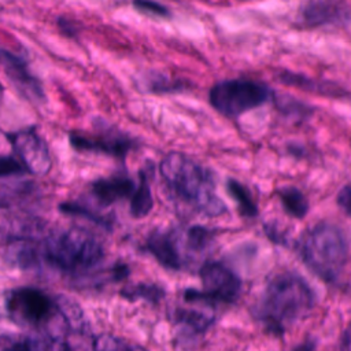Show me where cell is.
Masks as SVG:
<instances>
[{
    "instance_id": "23",
    "label": "cell",
    "mask_w": 351,
    "mask_h": 351,
    "mask_svg": "<svg viewBox=\"0 0 351 351\" xmlns=\"http://www.w3.org/2000/svg\"><path fill=\"white\" fill-rule=\"evenodd\" d=\"M59 210L64 214H69V215H77V217H85L88 218L89 221L97 223V225H101V226H108V219H106L104 217H100L97 214H95L93 211L88 210L86 207L81 206V204H77V203H71V202H66V203H62L59 206Z\"/></svg>"
},
{
    "instance_id": "22",
    "label": "cell",
    "mask_w": 351,
    "mask_h": 351,
    "mask_svg": "<svg viewBox=\"0 0 351 351\" xmlns=\"http://www.w3.org/2000/svg\"><path fill=\"white\" fill-rule=\"evenodd\" d=\"M33 191L30 182L19 184H0V206H8L10 203L21 200V197L27 196Z\"/></svg>"
},
{
    "instance_id": "5",
    "label": "cell",
    "mask_w": 351,
    "mask_h": 351,
    "mask_svg": "<svg viewBox=\"0 0 351 351\" xmlns=\"http://www.w3.org/2000/svg\"><path fill=\"white\" fill-rule=\"evenodd\" d=\"M273 97V90L259 82L244 78L223 80L210 89L211 106L228 118H237L241 114L261 107Z\"/></svg>"
},
{
    "instance_id": "2",
    "label": "cell",
    "mask_w": 351,
    "mask_h": 351,
    "mask_svg": "<svg viewBox=\"0 0 351 351\" xmlns=\"http://www.w3.org/2000/svg\"><path fill=\"white\" fill-rule=\"evenodd\" d=\"M159 170L170 192L193 210L207 217L226 211V204L215 193L213 174L189 156L170 152L162 159Z\"/></svg>"
},
{
    "instance_id": "18",
    "label": "cell",
    "mask_w": 351,
    "mask_h": 351,
    "mask_svg": "<svg viewBox=\"0 0 351 351\" xmlns=\"http://www.w3.org/2000/svg\"><path fill=\"white\" fill-rule=\"evenodd\" d=\"M226 191L237 202V207H239V211L241 213V215H244L247 218L256 217L258 206H256L255 200L252 199L250 191L244 185H241L236 180H228Z\"/></svg>"
},
{
    "instance_id": "16",
    "label": "cell",
    "mask_w": 351,
    "mask_h": 351,
    "mask_svg": "<svg viewBox=\"0 0 351 351\" xmlns=\"http://www.w3.org/2000/svg\"><path fill=\"white\" fill-rule=\"evenodd\" d=\"M154 206V197L151 193V186L148 181V173L140 171V182L138 186L132 193L130 200V214L134 218H144L149 214Z\"/></svg>"
},
{
    "instance_id": "9",
    "label": "cell",
    "mask_w": 351,
    "mask_h": 351,
    "mask_svg": "<svg viewBox=\"0 0 351 351\" xmlns=\"http://www.w3.org/2000/svg\"><path fill=\"white\" fill-rule=\"evenodd\" d=\"M70 144L78 151H99L117 158H125L134 147V141L118 130H101L97 134L88 136L82 133H70Z\"/></svg>"
},
{
    "instance_id": "6",
    "label": "cell",
    "mask_w": 351,
    "mask_h": 351,
    "mask_svg": "<svg viewBox=\"0 0 351 351\" xmlns=\"http://www.w3.org/2000/svg\"><path fill=\"white\" fill-rule=\"evenodd\" d=\"M5 306L11 319L18 325L44 328L45 336L53 341L51 324L55 322V317L59 314L55 299L40 289L23 287L7 293Z\"/></svg>"
},
{
    "instance_id": "20",
    "label": "cell",
    "mask_w": 351,
    "mask_h": 351,
    "mask_svg": "<svg viewBox=\"0 0 351 351\" xmlns=\"http://www.w3.org/2000/svg\"><path fill=\"white\" fill-rule=\"evenodd\" d=\"M214 237V232L204 226H192L186 230V247L193 252L204 251Z\"/></svg>"
},
{
    "instance_id": "21",
    "label": "cell",
    "mask_w": 351,
    "mask_h": 351,
    "mask_svg": "<svg viewBox=\"0 0 351 351\" xmlns=\"http://www.w3.org/2000/svg\"><path fill=\"white\" fill-rule=\"evenodd\" d=\"M276 106L277 108L284 112L288 117H299V118H304L311 115V107H307L306 104L295 100L293 97H289L287 95H281V96H276L274 97Z\"/></svg>"
},
{
    "instance_id": "27",
    "label": "cell",
    "mask_w": 351,
    "mask_h": 351,
    "mask_svg": "<svg viewBox=\"0 0 351 351\" xmlns=\"http://www.w3.org/2000/svg\"><path fill=\"white\" fill-rule=\"evenodd\" d=\"M337 204L351 217V185H347L341 188V191L337 193Z\"/></svg>"
},
{
    "instance_id": "7",
    "label": "cell",
    "mask_w": 351,
    "mask_h": 351,
    "mask_svg": "<svg viewBox=\"0 0 351 351\" xmlns=\"http://www.w3.org/2000/svg\"><path fill=\"white\" fill-rule=\"evenodd\" d=\"M200 280L203 289H185L184 299L189 303H203L215 306L218 303L230 304L239 298L240 278L225 265L219 262H207L200 267Z\"/></svg>"
},
{
    "instance_id": "11",
    "label": "cell",
    "mask_w": 351,
    "mask_h": 351,
    "mask_svg": "<svg viewBox=\"0 0 351 351\" xmlns=\"http://www.w3.org/2000/svg\"><path fill=\"white\" fill-rule=\"evenodd\" d=\"M145 248L166 269H182L184 258L180 252L178 234L176 230H154L147 237Z\"/></svg>"
},
{
    "instance_id": "1",
    "label": "cell",
    "mask_w": 351,
    "mask_h": 351,
    "mask_svg": "<svg viewBox=\"0 0 351 351\" xmlns=\"http://www.w3.org/2000/svg\"><path fill=\"white\" fill-rule=\"evenodd\" d=\"M314 304L315 293L303 277L280 273L270 278L252 314L269 333L281 336L306 317Z\"/></svg>"
},
{
    "instance_id": "12",
    "label": "cell",
    "mask_w": 351,
    "mask_h": 351,
    "mask_svg": "<svg viewBox=\"0 0 351 351\" xmlns=\"http://www.w3.org/2000/svg\"><path fill=\"white\" fill-rule=\"evenodd\" d=\"M346 10L339 0H308L300 12L302 22L307 26L336 23L346 16Z\"/></svg>"
},
{
    "instance_id": "4",
    "label": "cell",
    "mask_w": 351,
    "mask_h": 351,
    "mask_svg": "<svg viewBox=\"0 0 351 351\" xmlns=\"http://www.w3.org/2000/svg\"><path fill=\"white\" fill-rule=\"evenodd\" d=\"M41 252L51 265L67 271L89 269L99 263L104 254L95 236L78 228L51 233L43 241Z\"/></svg>"
},
{
    "instance_id": "10",
    "label": "cell",
    "mask_w": 351,
    "mask_h": 351,
    "mask_svg": "<svg viewBox=\"0 0 351 351\" xmlns=\"http://www.w3.org/2000/svg\"><path fill=\"white\" fill-rule=\"evenodd\" d=\"M0 69L25 97L30 100L44 99L41 82L29 71L23 58L0 48Z\"/></svg>"
},
{
    "instance_id": "19",
    "label": "cell",
    "mask_w": 351,
    "mask_h": 351,
    "mask_svg": "<svg viewBox=\"0 0 351 351\" xmlns=\"http://www.w3.org/2000/svg\"><path fill=\"white\" fill-rule=\"evenodd\" d=\"M121 296L129 300H137V299H144L151 303H158L163 296L165 291L156 284H145V282H138L133 285H128L121 289Z\"/></svg>"
},
{
    "instance_id": "13",
    "label": "cell",
    "mask_w": 351,
    "mask_h": 351,
    "mask_svg": "<svg viewBox=\"0 0 351 351\" xmlns=\"http://www.w3.org/2000/svg\"><path fill=\"white\" fill-rule=\"evenodd\" d=\"M134 191V182L126 176L100 178L93 182L92 192L100 204L108 206L119 199L128 197Z\"/></svg>"
},
{
    "instance_id": "8",
    "label": "cell",
    "mask_w": 351,
    "mask_h": 351,
    "mask_svg": "<svg viewBox=\"0 0 351 351\" xmlns=\"http://www.w3.org/2000/svg\"><path fill=\"white\" fill-rule=\"evenodd\" d=\"M7 137L26 171L44 176L51 170L52 159L48 147L34 129L14 132L7 134Z\"/></svg>"
},
{
    "instance_id": "14",
    "label": "cell",
    "mask_w": 351,
    "mask_h": 351,
    "mask_svg": "<svg viewBox=\"0 0 351 351\" xmlns=\"http://www.w3.org/2000/svg\"><path fill=\"white\" fill-rule=\"evenodd\" d=\"M171 319L181 329L182 336H200L203 335L213 324L214 315L207 314L196 308H184L178 307L173 311Z\"/></svg>"
},
{
    "instance_id": "26",
    "label": "cell",
    "mask_w": 351,
    "mask_h": 351,
    "mask_svg": "<svg viewBox=\"0 0 351 351\" xmlns=\"http://www.w3.org/2000/svg\"><path fill=\"white\" fill-rule=\"evenodd\" d=\"M93 348L96 350H129L136 348L134 346H130L119 339L111 337V336H101L93 343Z\"/></svg>"
},
{
    "instance_id": "31",
    "label": "cell",
    "mask_w": 351,
    "mask_h": 351,
    "mask_svg": "<svg viewBox=\"0 0 351 351\" xmlns=\"http://www.w3.org/2000/svg\"><path fill=\"white\" fill-rule=\"evenodd\" d=\"M0 92H1V85H0Z\"/></svg>"
},
{
    "instance_id": "29",
    "label": "cell",
    "mask_w": 351,
    "mask_h": 351,
    "mask_svg": "<svg viewBox=\"0 0 351 351\" xmlns=\"http://www.w3.org/2000/svg\"><path fill=\"white\" fill-rule=\"evenodd\" d=\"M111 276H112V278L115 281H121V280H123V278H126L129 276V267L126 265H123V263H118V265H115L112 267Z\"/></svg>"
},
{
    "instance_id": "28",
    "label": "cell",
    "mask_w": 351,
    "mask_h": 351,
    "mask_svg": "<svg viewBox=\"0 0 351 351\" xmlns=\"http://www.w3.org/2000/svg\"><path fill=\"white\" fill-rule=\"evenodd\" d=\"M58 26L59 29L63 32V34H66L67 37H75L77 36V25L67 19V18H59L58 19Z\"/></svg>"
},
{
    "instance_id": "15",
    "label": "cell",
    "mask_w": 351,
    "mask_h": 351,
    "mask_svg": "<svg viewBox=\"0 0 351 351\" xmlns=\"http://www.w3.org/2000/svg\"><path fill=\"white\" fill-rule=\"evenodd\" d=\"M277 80L281 81L285 85L296 86L299 89H304L308 92H314L318 95H325V96H343L344 90L339 86H336L332 82L326 81H317L313 78H308L302 74H295L291 71H281L277 74Z\"/></svg>"
},
{
    "instance_id": "24",
    "label": "cell",
    "mask_w": 351,
    "mask_h": 351,
    "mask_svg": "<svg viewBox=\"0 0 351 351\" xmlns=\"http://www.w3.org/2000/svg\"><path fill=\"white\" fill-rule=\"evenodd\" d=\"M133 5L136 10L155 16H169L170 11L160 3L154 0H133Z\"/></svg>"
},
{
    "instance_id": "30",
    "label": "cell",
    "mask_w": 351,
    "mask_h": 351,
    "mask_svg": "<svg viewBox=\"0 0 351 351\" xmlns=\"http://www.w3.org/2000/svg\"><path fill=\"white\" fill-rule=\"evenodd\" d=\"M343 350H351V324L348 325V328L344 330L343 337H341V346Z\"/></svg>"
},
{
    "instance_id": "3",
    "label": "cell",
    "mask_w": 351,
    "mask_h": 351,
    "mask_svg": "<svg viewBox=\"0 0 351 351\" xmlns=\"http://www.w3.org/2000/svg\"><path fill=\"white\" fill-rule=\"evenodd\" d=\"M296 250L314 274L326 282H335L346 266L350 241L340 226L319 222L300 234Z\"/></svg>"
},
{
    "instance_id": "17",
    "label": "cell",
    "mask_w": 351,
    "mask_h": 351,
    "mask_svg": "<svg viewBox=\"0 0 351 351\" xmlns=\"http://www.w3.org/2000/svg\"><path fill=\"white\" fill-rule=\"evenodd\" d=\"M278 196L285 211L293 218L302 219L308 213V202L298 188L284 186L278 191Z\"/></svg>"
},
{
    "instance_id": "25",
    "label": "cell",
    "mask_w": 351,
    "mask_h": 351,
    "mask_svg": "<svg viewBox=\"0 0 351 351\" xmlns=\"http://www.w3.org/2000/svg\"><path fill=\"white\" fill-rule=\"evenodd\" d=\"M25 171L26 169L21 160H16L14 156H0V177L21 174Z\"/></svg>"
}]
</instances>
